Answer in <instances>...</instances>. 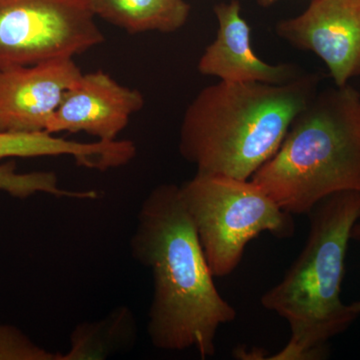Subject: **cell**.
Instances as JSON below:
<instances>
[{
	"instance_id": "6da1fadb",
	"label": "cell",
	"mask_w": 360,
	"mask_h": 360,
	"mask_svg": "<svg viewBox=\"0 0 360 360\" xmlns=\"http://www.w3.org/2000/svg\"><path fill=\"white\" fill-rule=\"evenodd\" d=\"M130 250L153 277L148 322L153 347L193 348L202 359L213 356L219 328L233 321L236 311L215 286L179 186L161 184L146 196Z\"/></svg>"
},
{
	"instance_id": "7a4b0ae2",
	"label": "cell",
	"mask_w": 360,
	"mask_h": 360,
	"mask_svg": "<svg viewBox=\"0 0 360 360\" xmlns=\"http://www.w3.org/2000/svg\"><path fill=\"white\" fill-rule=\"evenodd\" d=\"M321 77L302 73L284 84L225 82L194 97L182 118L179 153L198 174L250 179L269 160Z\"/></svg>"
},
{
	"instance_id": "3957f363",
	"label": "cell",
	"mask_w": 360,
	"mask_h": 360,
	"mask_svg": "<svg viewBox=\"0 0 360 360\" xmlns=\"http://www.w3.org/2000/svg\"><path fill=\"white\" fill-rule=\"evenodd\" d=\"M359 215V191L328 196L309 213V234L302 252L260 300L290 328L288 345L266 359H323L328 341L360 316V302L347 304L340 297L348 243Z\"/></svg>"
},
{
	"instance_id": "277c9868",
	"label": "cell",
	"mask_w": 360,
	"mask_h": 360,
	"mask_svg": "<svg viewBox=\"0 0 360 360\" xmlns=\"http://www.w3.org/2000/svg\"><path fill=\"white\" fill-rule=\"evenodd\" d=\"M250 179L292 215H309L333 194L360 193V92L348 84L317 91Z\"/></svg>"
},
{
	"instance_id": "5b68a950",
	"label": "cell",
	"mask_w": 360,
	"mask_h": 360,
	"mask_svg": "<svg viewBox=\"0 0 360 360\" xmlns=\"http://www.w3.org/2000/svg\"><path fill=\"white\" fill-rule=\"evenodd\" d=\"M179 191L215 277L231 274L262 232L277 238L295 234L292 214L251 179L196 172Z\"/></svg>"
},
{
	"instance_id": "8992f818",
	"label": "cell",
	"mask_w": 360,
	"mask_h": 360,
	"mask_svg": "<svg viewBox=\"0 0 360 360\" xmlns=\"http://www.w3.org/2000/svg\"><path fill=\"white\" fill-rule=\"evenodd\" d=\"M86 0H0V70L73 58L104 42Z\"/></svg>"
},
{
	"instance_id": "52a82bcc",
	"label": "cell",
	"mask_w": 360,
	"mask_h": 360,
	"mask_svg": "<svg viewBox=\"0 0 360 360\" xmlns=\"http://www.w3.org/2000/svg\"><path fill=\"white\" fill-rule=\"evenodd\" d=\"M276 32L319 56L336 86L360 75V0H311L300 15L279 21Z\"/></svg>"
},
{
	"instance_id": "ba28073f",
	"label": "cell",
	"mask_w": 360,
	"mask_h": 360,
	"mask_svg": "<svg viewBox=\"0 0 360 360\" xmlns=\"http://www.w3.org/2000/svg\"><path fill=\"white\" fill-rule=\"evenodd\" d=\"M143 106L139 90L123 86L103 71L82 73L66 91L46 132H84L96 141H116Z\"/></svg>"
},
{
	"instance_id": "9c48e42d",
	"label": "cell",
	"mask_w": 360,
	"mask_h": 360,
	"mask_svg": "<svg viewBox=\"0 0 360 360\" xmlns=\"http://www.w3.org/2000/svg\"><path fill=\"white\" fill-rule=\"evenodd\" d=\"M82 73L73 58L0 70V131H46Z\"/></svg>"
},
{
	"instance_id": "30bf717a",
	"label": "cell",
	"mask_w": 360,
	"mask_h": 360,
	"mask_svg": "<svg viewBox=\"0 0 360 360\" xmlns=\"http://www.w3.org/2000/svg\"><path fill=\"white\" fill-rule=\"evenodd\" d=\"M219 30L198 61V71L225 82L284 84L302 75L293 63L270 65L258 58L251 46L250 26L241 16L239 0L221 2L213 8Z\"/></svg>"
},
{
	"instance_id": "8fae6325",
	"label": "cell",
	"mask_w": 360,
	"mask_h": 360,
	"mask_svg": "<svg viewBox=\"0 0 360 360\" xmlns=\"http://www.w3.org/2000/svg\"><path fill=\"white\" fill-rule=\"evenodd\" d=\"M122 155V144L116 141L78 142L60 139L46 131H0V160L71 156L80 167L105 172L115 167Z\"/></svg>"
},
{
	"instance_id": "7c38bea8",
	"label": "cell",
	"mask_w": 360,
	"mask_h": 360,
	"mask_svg": "<svg viewBox=\"0 0 360 360\" xmlns=\"http://www.w3.org/2000/svg\"><path fill=\"white\" fill-rule=\"evenodd\" d=\"M94 16L130 34L172 33L184 27L191 6L184 0H86Z\"/></svg>"
},
{
	"instance_id": "4fadbf2b",
	"label": "cell",
	"mask_w": 360,
	"mask_h": 360,
	"mask_svg": "<svg viewBox=\"0 0 360 360\" xmlns=\"http://www.w3.org/2000/svg\"><path fill=\"white\" fill-rule=\"evenodd\" d=\"M137 324L131 310L116 307L103 319L77 324L70 347L59 360L106 359L131 349L136 342Z\"/></svg>"
},
{
	"instance_id": "5bb4252c",
	"label": "cell",
	"mask_w": 360,
	"mask_h": 360,
	"mask_svg": "<svg viewBox=\"0 0 360 360\" xmlns=\"http://www.w3.org/2000/svg\"><path fill=\"white\" fill-rule=\"evenodd\" d=\"M0 191L16 198H27L37 193L72 200H96V191H71L59 184L58 175L52 172H18L13 161L0 165Z\"/></svg>"
},
{
	"instance_id": "9a60e30c",
	"label": "cell",
	"mask_w": 360,
	"mask_h": 360,
	"mask_svg": "<svg viewBox=\"0 0 360 360\" xmlns=\"http://www.w3.org/2000/svg\"><path fill=\"white\" fill-rule=\"evenodd\" d=\"M0 360H59V354L39 347L16 326L0 323Z\"/></svg>"
},
{
	"instance_id": "2e32d148",
	"label": "cell",
	"mask_w": 360,
	"mask_h": 360,
	"mask_svg": "<svg viewBox=\"0 0 360 360\" xmlns=\"http://www.w3.org/2000/svg\"><path fill=\"white\" fill-rule=\"evenodd\" d=\"M257 4L262 7H269L276 4L279 0H257Z\"/></svg>"
},
{
	"instance_id": "e0dca14e",
	"label": "cell",
	"mask_w": 360,
	"mask_h": 360,
	"mask_svg": "<svg viewBox=\"0 0 360 360\" xmlns=\"http://www.w3.org/2000/svg\"><path fill=\"white\" fill-rule=\"evenodd\" d=\"M359 219H360V215H359Z\"/></svg>"
}]
</instances>
